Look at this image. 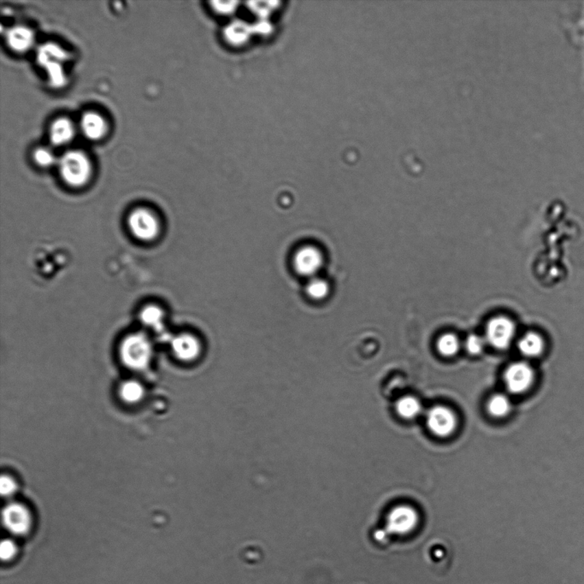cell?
<instances>
[{
	"label": "cell",
	"instance_id": "6da1fadb",
	"mask_svg": "<svg viewBox=\"0 0 584 584\" xmlns=\"http://www.w3.org/2000/svg\"><path fill=\"white\" fill-rule=\"evenodd\" d=\"M59 173L64 182L75 187L84 186L92 174L91 162L84 152L71 150L58 160Z\"/></svg>",
	"mask_w": 584,
	"mask_h": 584
},
{
	"label": "cell",
	"instance_id": "7a4b0ae2",
	"mask_svg": "<svg viewBox=\"0 0 584 584\" xmlns=\"http://www.w3.org/2000/svg\"><path fill=\"white\" fill-rule=\"evenodd\" d=\"M152 345L143 334H134L121 343L120 354L125 366L133 370H143L152 357Z\"/></svg>",
	"mask_w": 584,
	"mask_h": 584
},
{
	"label": "cell",
	"instance_id": "3957f363",
	"mask_svg": "<svg viewBox=\"0 0 584 584\" xmlns=\"http://www.w3.org/2000/svg\"><path fill=\"white\" fill-rule=\"evenodd\" d=\"M67 58L68 54L57 45L47 44L40 48L38 61L47 69L50 82L54 86H62L65 83L62 62Z\"/></svg>",
	"mask_w": 584,
	"mask_h": 584
},
{
	"label": "cell",
	"instance_id": "277c9868",
	"mask_svg": "<svg viewBox=\"0 0 584 584\" xmlns=\"http://www.w3.org/2000/svg\"><path fill=\"white\" fill-rule=\"evenodd\" d=\"M418 522V513L411 506H398L388 514L386 530L394 535L408 534L415 529Z\"/></svg>",
	"mask_w": 584,
	"mask_h": 584
},
{
	"label": "cell",
	"instance_id": "5b68a950",
	"mask_svg": "<svg viewBox=\"0 0 584 584\" xmlns=\"http://www.w3.org/2000/svg\"><path fill=\"white\" fill-rule=\"evenodd\" d=\"M132 234L141 241H151L157 236L159 222L150 211L145 209L135 211L128 218Z\"/></svg>",
	"mask_w": 584,
	"mask_h": 584
},
{
	"label": "cell",
	"instance_id": "8992f818",
	"mask_svg": "<svg viewBox=\"0 0 584 584\" xmlns=\"http://www.w3.org/2000/svg\"><path fill=\"white\" fill-rule=\"evenodd\" d=\"M515 334V326L512 320L497 317L490 320L487 327V338L493 347L505 349L510 345Z\"/></svg>",
	"mask_w": 584,
	"mask_h": 584
},
{
	"label": "cell",
	"instance_id": "52a82bcc",
	"mask_svg": "<svg viewBox=\"0 0 584 584\" xmlns=\"http://www.w3.org/2000/svg\"><path fill=\"white\" fill-rule=\"evenodd\" d=\"M427 425L431 432L437 436L446 437L454 432L457 419L451 410L444 406H436L428 413Z\"/></svg>",
	"mask_w": 584,
	"mask_h": 584
},
{
	"label": "cell",
	"instance_id": "ba28073f",
	"mask_svg": "<svg viewBox=\"0 0 584 584\" xmlns=\"http://www.w3.org/2000/svg\"><path fill=\"white\" fill-rule=\"evenodd\" d=\"M321 252L314 246H307L299 249L294 258L295 270L301 276L312 277L323 266Z\"/></svg>",
	"mask_w": 584,
	"mask_h": 584
},
{
	"label": "cell",
	"instance_id": "9c48e42d",
	"mask_svg": "<svg viewBox=\"0 0 584 584\" xmlns=\"http://www.w3.org/2000/svg\"><path fill=\"white\" fill-rule=\"evenodd\" d=\"M3 522L6 529L16 535L26 534L31 526V517L25 507L12 503L3 511Z\"/></svg>",
	"mask_w": 584,
	"mask_h": 584
},
{
	"label": "cell",
	"instance_id": "30bf717a",
	"mask_svg": "<svg viewBox=\"0 0 584 584\" xmlns=\"http://www.w3.org/2000/svg\"><path fill=\"white\" fill-rule=\"evenodd\" d=\"M533 380V370L526 363L513 364L505 373L506 387L513 394H521L526 391Z\"/></svg>",
	"mask_w": 584,
	"mask_h": 584
},
{
	"label": "cell",
	"instance_id": "8fae6325",
	"mask_svg": "<svg viewBox=\"0 0 584 584\" xmlns=\"http://www.w3.org/2000/svg\"><path fill=\"white\" fill-rule=\"evenodd\" d=\"M80 127L82 134L90 141H99L107 133L108 125L105 117L95 111L82 115Z\"/></svg>",
	"mask_w": 584,
	"mask_h": 584
},
{
	"label": "cell",
	"instance_id": "7c38bea8",
	"mask_svg": "<svg viewBox=\"0 0 584 584\" xmlns=\"http://www.w3.org/2000/svg\"><path fill=\"white\" fill-rule=\"evenodd\" d=\"M34 34L26 26H15L6 34V43L15 53L23 54L33 47Z\"/></svg>",
	"mask_w": 584,
	"mask_h": 584
},
{
	"label": "cell",
	"instance_id": "4fadbf2b",
	"mask_svg": "<svg viewBox=\"0 0 584 584\" xmlns=\"http://www.w3.org/2000/svg\"><path fill=\"white\" fill-rule=\"evenodd\" d=\"M75 125L67 117H59L51 123L49 128V139L56 147H62L74 139Z\"/></svg>",
	"mask_w": 584,
	"mask_h": 584
},
{
	"label": "cell",
	"instance_id": "5bb4252c",
	"mask_svg": "<svg viewBox=\"0 0 584 584\" xmlns=\"http://www.w3.org/2000/svg\"><path fill=\"white\" fill-rule=\"evenodd\" d=\"M172 349L177 358L182 360H194L200 353V342L191 335H180L172 342Z\"/></svg>",
	"mask_w": 584,
	"mask_h": 584
},
{
	"label": "cell",
	"instance_id": "9a60e30c",
	"mask_svg": "<svg viewBox=\"0 0 584 584\" xmlns=\"http://www.w3.org/2000/svg\"><path fill=\"white\" fill-rule=\"evenodd\" d=\"M519 349L524 355L537 357L544 349V340L537 334L529 333L520 340Z\"/></svg>",
	"mask_w": 584,
	"mask_h": 584
},
{
	"label": "cell",
	"instance_id": "2e32d148",
	"mask_svg": "<svg viewBox=\"0 0 584 584\" xmlns=\"http://www.w3.org/2000/svg\"><path fill=\"white\" fill-rule=\"evenodd\" d=\"M398 414L402 418L411 419L415 418L421 412V405L419 401L412 396H406L399 399L396 404Z\"/></svg>",
	"mask_w": 584,
	"mask_h": 584
},
{
	"label": "cell",
	"instance_id": "e0dca14e",
	"mask_svg": "<svg viewBox=\"0 0 584 584\" xmlns=\"http://www.w3.org/2000/svg\"><path fill=\"white\" fill-rule=\"evenodd\" d=\"M163 312L154 305L145 307L141 314L142 323L157 331L163 329Z\"/></svg>",
	"mask_w": 584,
	"mask_h": 584
},
{
	"label": "cell",
	"instance_id": "ac0fdd59",
	"mask_svg": "<svg viewBox=\"0 0 584 584\" xmlns=\"http://www.w3.org/2000/svg\"><path fill=\"white\" fill-rule=\"evenodd\" d=\"M143 394V388H142L141 385L137 382L128 381L124 382L120 388L121 399L128 403H135L140 401Z\"/></svg>",
	"mask_w": 584,
	"mask_h": 584
},
{
	"label": "cell",
	"instance_id": "d6986e66",
	"mask_svg": "<svg viewBox=\"0 0 584 584\" xmlns=\"http://www.w3.org/2000/svg\"><path fill=\"white\" fill-rule=\"evenodd\" d=\"M511 409L509 399L502 395L493 396L488 404L490 414L496 418H502L509 414Z\"/></svg>",
	"mask_w": 584,
	"mask_h": 584
},
{
	"label": "cell",
	"instance_id": "ffe728a7",
	"mask_svg": "<svg viewBox=\"0 0 584 584\" xmlns=\"http://www.w3.org/2000/svg\"><path fill=\"white\" fill-rule=\"evenodd\" d=\"M460 347V342L456 336L447 334L441 337L437 343V349L444 356L451 357L456 354Z\"/></svg>",
	"mask_w": 584,
	"mask_h": 584
},
{
	"label": "cell",
	"instance_id": "44dd1931",
	"mask_svg": "<svg viewBox=\"0 0 584 584\" xmlns=\"http://www.w3.org/2000/svg\"><path fill=\"white\" fill-rule=\"evenodd\" d=\"M307 292L309 296L314 300L320 301L328 296L329 293V287L326 281L320 279V278H314L309 281L307 287Z\"/></svg>",
	"mask_w": 584,
	"mask_h": 584
},
{
	"label": "cell",
	"instance_id": "7402d4cb",
	"mask_svg": "<svg viewBox=\"0 0 584 584\" xmlns=\"http://www.w3.org/2000/svg\"><path fill=\"white\" fill-rule=\"evenodd\" d=\"M34 163L41 168H48L53 166L56 162V156L47 148H38L33 152Z\"/></svg>",
	"mask_w": 584,
	"mask_h": 584
},
{
	"label": "cell",
	"instance_id": "603a6c76",
	"mask_svg": "<svg viewBox=\"0 0 584 584\" xmlns=\"http://www.w3.org/2000/svg\"><path fill=\"white\" fill-rule=\"evenodd\" d=\"M467 349L471 354L478 355L484 349V340L477 335H471L467 340Z\"/></svg>",
	"mask_w": 584,
	"mask_h": 584
},
{
	"label": "cell",
	"instance_id": "cb8c5ba5",
	"mask_svg": "<svg viewBox=\"0 0 584 584\" xmlns=\"http://www.w3.org/2000/svg\"><path fill=\"white\" fill-rule=\"evenodd\" d=\"M16 552V547L15 544L10 540H5L1 542L0 546V556L3 561H8L15 556Z\"/></svg>",
	"mask_w": 584,
	"mask_h": 584
},
{
	"label": "cell",
	"instance_id": "d4e9b609",
	"mask_svg": "<svg viewBox=\"0 0 584 584\" xmlns=\"http://www.w3.org/2000/svg\"><path fill=\"white\" fill-rule=\"evenodd\" d=\"M16 489L15 482L7 476H3L0 480V492L3 496H9L12 495Z\"/></svg>",
	"mask_w": 584,
	"mask_h": 584
}]
</instances>
